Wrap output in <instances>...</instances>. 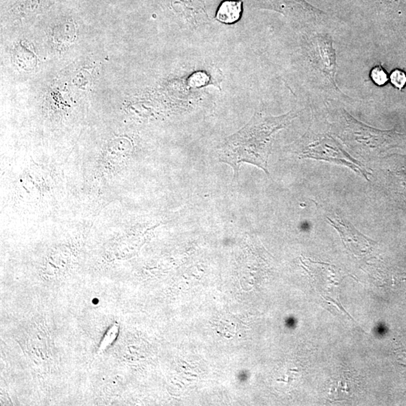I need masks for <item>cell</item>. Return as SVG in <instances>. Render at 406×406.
<instances>
[{"label":"cell","instance_id":"cell-6","mask_svg":"<svg viewBox=\"0 0 406 406\" xmlns=\"http://www.w3.org/2000/svg\"><path fill=\"white\" fill-rule=\"evenodd\" d=\"M242 12V2L227 0L220 5L217 11V19L225 24H233L239 20Z\"/></svg>","mask_w":406,"mask_h":406},{"label":"cell","instance_id":"cell-2","mask_svg":"<svg viewBox=\"0 0 406 406\" xmlns=\"http://www.w3.org/2000/svg\"><path fill=\"white\" fill-rule=\"evenodd\" d=\"M342 136L350 146L366 156L380 155L395 147L401 135L395 130L383 131L365 125L342 112Z\"/></svg>","mask_w":406,"mask_h":406},{"label":"cell","instance_id":"cell-4","mask_svg":"<svg viewBox=\"0 0 406 406\" xmlns=\"http://www.w3.org/2000/svg\"><path fill=\"white\" fill-rule=\"evenodd\" d=\"M327 222L336 229L347 249L359 258H366L372 255L376 243L363 236L356 228L341 216L336 214L326 217Z\"/></svg>","mask_w":406,"mask_h":406},{"label":"cell","instance_id":"cell-8","mask_svg":"<svg viewBox=\"0 0 406 406\" xmlns=\"http://www.w3.org/2000/svg\"><path fill=\"white\" fill-rule=\"evenodd\" d=\"M390 82L396 88L402 90L406 84V74L400 69H395L391 73Z\"/></svg>","mask_w":406,"mask_h":406},{"label":"cell","instance_id":"cell-5","mask_svg":"<svg viewBox=\"0 0 406 406\" xmlns=\"http://www.w3.org/2000/svg\"><path fill=\"white\" fill-rule=\"evenodd\" d=\"M311 57L312 64L325 74L329 82L338 89L336 81V51L333 49V41L330 37L318 35L314 38L311 47Z\"/></svg>","mask_w":406,"mask_h":406},{"label":"cell","instance_id":"cell-7","mask_svg":"<svg viewBox=\"0 0 406 406\" xmlns=\"http://www.w3.org/2000/svg\"><path fill=\"white\" fill-rule=\"evenodd\" d=\"M370 77L376 85H385L388 81V74L381 65H376L370 72Z\"/></svg>","mask_w":406,"mask_h":406},{"label":"cell","instance_id":"cell-3","mask_svg":"<svg viewBox=\"0 0 406 406\" xmlns=\"http://www.w3.org/2000/svg\"><path fill=\"white\" fill-rule=\"evenodd\" d=\"M299 157L301 158L328 161L344 165L356 172L361 177L364 178L366 180H370L369 176L370 173L364 165L353 158L342 146L331 136L326 135L308 146Z\"/></svg>","mask_w":406,"mask_h":406},{"label":"cell","instance_id":"cell-1","mask_svg":"<svg viewBox=\"0 0 406 406\" xmlns=\"http://www.w3.org/2000/svg\"><path fill=\"white\" fill-rule=\"evenodd\" d=\"M296 117L293 112L277 117L256 113L245 127L226 139L218 149L220 162L233 168L235 176L243 162L256 165L269 175L268 161L273 135Z\"/></svg>","mask_w":406,"mask_h":406}]
</instances>
